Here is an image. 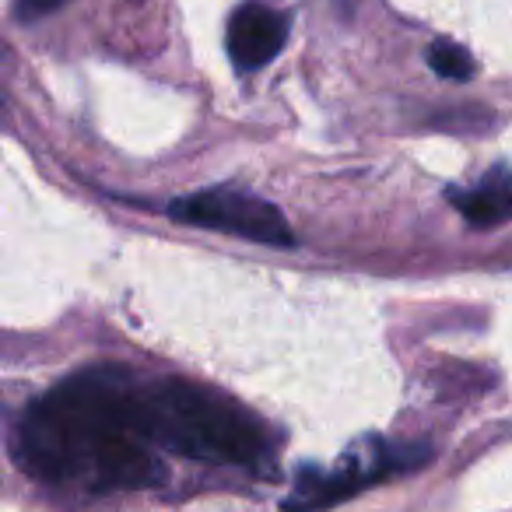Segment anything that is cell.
Here are the masks:
<instances>
[{
    "label": "cell",
    "mask_w": 512,
    "mask_h": 512,
    "mask_svg": "<svg viewBox=\"0 0 512 512\" xmlns=\"http://www.w3.org/2000/svg\"><path fill=\"white\" fill-rule=\"evenodd\" d=\"M148 432L144 383L123 365H88L39 397L18 421V456L29 474L95 491L162 481Z\"/></svg>",
    "instance_id": "obj_1"
},
{
    "label": "cell",
    "mask_w": 512,
    "mask_h": 512,
    "mask_svg": "<svg viewBox=\"0 0 512 512\" xmlns=\"http://www.w3.org/2000/svg\"><path fill=\"white\" fill-rule=\"evenodd\" d=\"M144 411L151 439L190 460L256 467L271 453V439L253 414L186 379L144 383Z\"/></svg>",
    "instance_id": "obj_2"
},
{
    "label": "cell",
    "mask_w": 512,
    "mask_h": 512,
    "mask_svg": "<svg viewBox=\"0 0 512 512\" xmlns=\"http://www.w3.org/2000/svg\"><path fill=\"white\" fill-rule=\"evenodd\" d=\"M428 449L425 446H393L383 439L362 442V449L351 456H344L341 467L334 470H302L295 495L285 502L288 512H316L323 505H334L341 498L355 495L358 488L372 481H383L400 470H411L418 463H425Z\"/></svg>",
    "instance_id": "obj_3"
},
{
    "label": "cell",
    "mask_w": 512,
    "mask_h": 512,
    "mask_svg": "<svg viewBox=\"0 0 512 512\" xmlns=\"http://www.w3.org/2000/svg\"><path fill=\"white\" fill-rule=\"evenodd\" d=\"M169 214L186 221V225L214 228V232L264 242V246H292L295 242L292 225H288L278 207L253 197V193L228 190V186H214V190H200L190 193V197L172 200Z\"/></svg>",
    "instance_id": "obj_4"
},
{
    "label": "cell",
    "mask_w": 512,
    "mask_h": 512,
    "mask_svg": "<svg viewBox=\"0 0 512 512\" xmlns=\"http://www.w3.org/2000/svg\"><path fill=\"white\" fill-rule=\"evenodd\" d=\"M288 43V15L264 0H246L232 11L225 32L228 57L239 71L267 67Z\"/></svg>",
    "instance_id": "obj_5"
},
{
    "label": "cell",
    "mask_w": 512,
    "mask_h": 512,
    "mask_svg": "<svg viewBox=\"0 0 512 512\" xmlns=\"http://www.w3.org/2000/svg\"><path fill=\"white\" fill-rule=\"evenodd\" d=\"M446 200L470 225H502V221L512 218V172L498 165L477 186H453V190H446Z\"/></svg>",
    "instance_id": "obj_6"
},
{
    "label": "cell",
    "mask_w": 512,
    "mask_h": 512,
    "mask_svg": "<svg viewBox=\"0 0 512 512\" xmlns=\"http://www.w3.org/2000/svg\"><path fill=\"white\" fill-rule=\"evenodd\" d=\"M428 67L446 81H470L477 71L474 57H470L460 43H449V39H435V43L428 46Z\"/></svg>",
    "instance_id": "obj_7"
},
{
    "label": "cell",
    "mask_w": 512,
    "mask_h": 512,
    "mask_svg": "<svg viewBox=\"0 0 512 512\" xmlns=\"http://www.w3.org/2000/svg\"><path fill=\"white\" fill-rule=\"evenodd\" d=\"M67 0H15V15H18V22H39V18H46V15H53L57 8H64Z\"/></svg>",
    "instance_id": "obj_8"
}]
</instances>
